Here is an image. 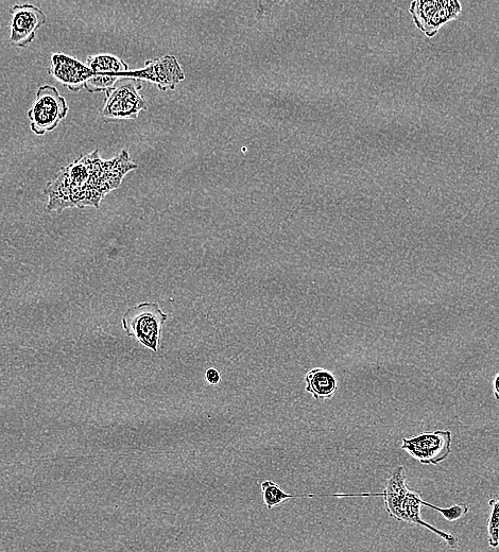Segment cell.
I'll return each mask as SVG.
<instances>
[{
	"instance_id": "1",
	"label": "cell",
	"mask_w": 499,
	"mask_h": 552,
	"mask_svg": "<svg viewBox=\"0 0 499 552\" xmlns=\"http://www.w3.org/2000/svg\"><path fill=\"white\" fill-rule=\"evenodd\" d=\"M137 167L139 165L131 160L126 150L111 160H101L98 150L82 155L62 168L58 176L46 185V211L61 214L73 207L99 209L103 198L122 185L126 175Z\"/></svg>"
},
{
	"instance_id": "2",
	"label": "cell",
	"mask_w": 499,
	"mask_h": 552,
	"mask_svg": "<svg viewBox=\"0 0 499 552\" xmlns=\"http://www.w3.org/2000/svg\"><path fill=\"white\" fill-rule=\"evenodd\" d=\"M371 496L384 497L386 511L393 519L426 528L443 539L450 548L457 549L459 547V539L454 534L437 529L422 519V506L428 508L430 504L424 502L419 491L407 487L405 469L402 465L390 473L382 493L349 495V497Z\"/></svg>"
},
{
	"instance_id": "3",
	"label": "cell",
	"mask_w": 499,
	"mask_h": 552,
	"mask_svg": "<svg viewBox=\"0 0 499 552\" xmlns=\"http://www.w3.org/2000/svg\"><path fill=\"white\" fill-rule=\"evenodd\" d=\"M168 315L158 303H142L127 310L123 318V329L129 337L136 339L145 348L158 353L161 333Z\"/></svg>"
},
{
	"instance_id": "4",
	"label": "cell",
	"mask_w": 499,
	"mask_h": 552,
	"mask_svg": "<svg viewBox=\"0 0 499 552\" xmlns=\"http://www.w3.org/2000/svg\"><path fill=\"white\" fill-rule=\"evenodd\" d=\"M70 111L66 99L53 85H41L36 100L28 111L30 128L34 134L43 136L58 128Z\"/></svg>"
},
{
	"instance_id": "5",
	"label": "cell",
	"mask_w": 499,
	"mask_h": 552,
	"mask_svg": "<svg viewBox=\"0 0 499 552\" xmlns=\"http://www.w3.org/2000/svg\"><path fill=\"white\" fill-rule=\"evenodd\" d=\"M141 90L142 82L133 80L106 92L105 103L100 110L101 117L107 122L139 117L147 109L146 100L140 94Z\"/></svg>"
},
{
	"instance_id": "6",
	"label": "cell",
	"mask_w": 499,
	"mask_h": 552,
	"mask_svg": "<svg viewBox=\"0 0 499 552\" xmlns=\"http://www.w3.org/2000/svg\"><path fill=\"white\" fill-rule=\"evenodd\" d=\"M452 433L449 430L425 431L416 437L404 438L402 450L424 465H439L452 453Z\"/></svg>"
},
{
	"instance_id": "7",
	"label": "cell",
	"mask_w": 499,
	"mask_h": 552,
	"mask_svg": "<svg viewBox=\"0 0 499 552\" xmlns=\"http://www.w3.org/2000/svg\"><path fill=\"white\" fill-rule=\"evenodd\" d=\"M123 78L145 80L156 84L160 91H174L176 86L185 79V74L179 61L174 56H165L149 60L139 71H129Z\"/></svg>"
},
{
	"instance_id": "8",
	"label": "cell",
	"mask_w": 499,
	"mask_h": 552,
	"mask_svg": "<svg viewBox=\"0 0 499 552\" xmlns=\"http://www.w3.org/2000/svg\"><path fill=\"white\" fill-rule=\"evenodd\" d=\"M10 42L21 48L29 46L38 30L47 22L46 14L38 7L25 4L11 9Z\"/></svg>"
},
{
	"instance_id": "9",
	"label": "cell",
	"mask_w": 499,
	"mask_h": 552,
	"mask_svg": "<svg viewBox=\"0 0 499 552\" xmlns=\"http://www.w3.org/2000/svg\"><path fill=\"white\" fill-rule=\"evenodd\" d=\"M50 63L49 74L74 93L80 92L94 75L88 65L72 56L54 54Z\"/></svg>"
},
{
	"instance_id": "10",
	"label": "cell",
	"mask_w": 499,
	"mask_h": 552,
	"mask_svg": "<svg viewBox=\"0 0 499 552\" xmlns=\"http://www.w3.org/2000/svg\"><path fill=\"white\" fill-rule=\"evenodd\" d=\"M306 391L316 400L332 399L338 389L337 379L328 370L316 368L309 371L305 377Z\"/></svg>"
},
{
	"instance_id": "11",
	"label": "cell",
	"mask_w": 499,
	"mask_h": 552,
	"mask_svg": "<svg viewBox=\"0 0 499 552\" xmlns=\"http://www.w3.org/2000/svg\"><path fill=\"white\" fill-rule=\"evenodd\" d=\"M462 5L458 0H439L438 7L430 19L424 33L427 38H434L438 31L458 19Z\"/></svg>"
},
{
	"instance_id": "12",
	"label": "cell",
	"mask_w": 499,
	"mask_h": 552,
	"mask_svg": "<svg viewBox=\"0 0 499 552\" xmlns=\"http://www.w3.org/2000/svg\"><path fill=\"white\" fill-rule=\"evenodd\" d=\"M86 65L94 75H112L120 79H124L123 75L130 71L124 60L109 54L91 56L86 60Z\"/></svg>"
},
{
	"instance_id": "13",
	"label": "cell",
	"mask_w": 499,
	"mask_h": 552,
	"mask_svg": "<svg viewBox=\"0 0 499 552\" xmlns=\"http://www.w3.org/2000/svg\"><path fill=\"white\" fill-rule=\"evenodd\" d=\"M438 4L439 0H416V2L411 3L409 11L416 26L421 31H425L430 19H432V16L438 7Z\"/></svg>"
},
{
	"instance_id": "14",
	"label": "cell",
	"mask_w": 499,
	"mask_h": 552,
	"mask_svg": "<svg viewBox=\"0 0 499 552\" xmlns=\"http://www.w3.org/2000/svg\"><path fill=\"white\" fill-rule=\"evenodd\" d=\"M492 510L488 521V540L492 548L499 546V498L491 499L489 502Z\"/></svg>"
},
{
	"instance_id": "15",
	"label": "cell",
	"mask_w": 499,
	"mask_h": 552,
	"mask_svg": "<svg viewBox=\"0 0 499 552\" xmlns=\"http://www.w3.org/2000/svg\"><path fill=\"white\" fill-rule=\"evenodd\" d=\"M206 381L211 385H218L220 383V373L216 369H209L206 371Z\"/></svg>"
},
{
	"instance_id": "16",
	"label": "cell",
	"mask_w": 499,
	"mask_h": 552,
	"mask_svg": "<svg viewBox=\"0 0 499 552\" xmlns=\"http://www.w3.org/2000/svg\"><path fill=\"white\" fill-rule=\"evenodd\" d=\"M493 392L496 400H499V373L496 375L493 382Z\"/></svg>"
}]
</instances>
